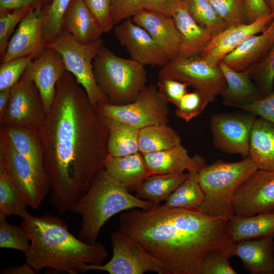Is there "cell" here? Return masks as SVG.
<instances>
[{
    "mask_svg": "<svg viewBox=\"0 0 274 274\" xmlns=\"http://www.w3.org/2000/svg\"><path fill=\"white\" fill-rule=\"evenodd\" d=\"M50 200L59 214L71 210L104 169L109 131L84 88L66 71L39 131Z\"/></svg>",
    "mask_w": 274,
    "mask_h": 274,
    "instance_id": "1",
    "label": "cell"
},
{
    "mask_svg": "<svg viewBox=\"0 0 274 274\" xmlns=\"http://www.w3.org/2000/svg\"><path fill=\"white\" fill-rule=\"evenodd\" d=\"M119 219V230L139 242L167 274H199L201 263L210 252L232 256L235 243L229 219L224 217L159 204L147 210H127Z\"/></svg>",
    "mask_w": 274,
    "mask_h": 274,
    "instance_id": "2",
    "label": "cell"
},
{
    "mask_svg": "<svg viewBox=\"0 0 274 274\" xmlns=\"http://www.w3.org/2000/svg\"><path fill=\"white\" fill-rule=\"evenodd\" d=\"M21 226L30 238V247L24 254L25 263L35 271L49 268L68 274L83 273L85 265H101L108 258L104 244L86 243L75 237L66 223L56 216L31 215L22 220Z\"/></svg>",
    "mask_w": 274,
    "mask_h": 274,
    "instance_id": "3",
    "label": "cell"
},
{
    "mask_svg": "<svg viewBox=\"0 0 274 274\" xmlns=\"http://www.w3.org/2000/svg\"><path fill=\"white\" fill-rule=\"evenodd\" d=\"M155 204L131 194L126 187L111 178L103 169L70 211L81 218L78 237L89 244L97 242L103 226L116 214L135 208L147 210Z\"/></svg>",
    "mask_w": 274,
    "mask_h": 274,
    "instance_id": "4",
    "label": "cell"
},
{
    "mask_svg": "<svg viewBox=\"0 0 274 274\" xmlns=\"http://www.w3.org/2000/svg\"><path fill=\"white\" fill-rule=\"evenodd\" d=\"M257 169L250 157L235 162L218 160L203 166L198 173L203 194L198 210L209 216L231 218L234 215L232 198L234 193Z\"/></svg>",
    "mask_w": 274,
    "mask_h": 274,
    "instance_id": "5",
    "label": "cell"
},
{
    "mask_svg": "<svg viewBox=\"0 0 274 274\" xmlns=\"http://www.w3.org/2000/svg\"><path fill=\"white\" fill-rule=\"evenodd\" d=\"M95 81L111 104L123 105L134 101L146 86L145 66L131 59L119 57L101 46L93 62Z\"/></svg>",
    "mask_w": 274,
    "mask_h": 274,
    "instance_id": "6",
    "label": "cell"
},
{
    "mask_svg": "<svg viewBox=\"0 0 274 274\" xmlns=\"http://www.w3.org/2000/svg\"><path fill=\"white\" fill-rule=\"evenodd\" d=\"M103 44V39L100 38L92 43L82 44L63 29L55 40L45 45L60 54L66 71L84 88L94 106L100 103L111 104L98 87L93 73V62Z\"/></svg>",
    "mask_w": 274,
    "mask_h": 274,
    "instance_id": "7",
    "label": "cell"
},
{
    "mask_svg": "<svg viewBox=\"0 0 274 274\" xmlns=\"http://www.w3.org/2000/svg\"><path fill=\"white\" fill-rule=\"evenodd\" d=\"M159 76L175 79L192 86L208 104L215 100L227 86L219 64L201 55L178 56L161 68Z\"/></svg>",
    "mask_w": 274,
    "mask_h": 274,
    "instance_id": "8",
    "label": "cell"
},
{
    "mask_svg": "<svg viewBox=\"0 0 274 274\" xmlns=\"http://www.w3.org/2000/svg\"><path fill=\"white\" fill-rule=\"evenodd\" d=\"M168 101L153 84L146 86L133 102L123 105L100 103L95 106L102 116L130 124L139 129L168 123Z\"/></svg>",
    "mask_w": 274,
    "mask_h": 274,
    "instance_id": "9",
    "label": "cell"
},
{
    "mask_svg": "<svg viewBox=\"0 0 274 274\" xmlns=\"http://www.w3.org/2000/svg\"><path fill=\"white\" fill-rule=\"evenodd\" d=\"M111 242L113 255L110 260L101 265L86 264L83 273L98 270L110 274H143L147 271L167 274L163 264L139 242L126 236L119 229L112 233Z\"/></svg>",
    "mask_w": 274,
    "mask_h": 274,
    "instance_id": "10",
    "label": "cell"
},
{
    "mask_svg": "<svg viewBox=\"0 0 274 274\" xmlns=\"http://www.w3.org/2000/svg\"><path fill=\"white\" fill-rule=\"evenodd\" d=\"M46 117L41 96L34 81L23 74L11 88L1 125L39 131Z\"/></svg>",
    "mask_w": 274,
    "mask_h": 274,
    "instance_id": "11",
    "label": "cell"
},
{
    "mask_svg": "<svg viewBox=\"0 0 274 274\" xmlns=\"http://www.w3.org/2000/svg\"><path fill=\"white\" fill-rule=\"evenodd\" d=\"M0 164L21 193L28 206L38 209L44 197L39 180L29 161L0 129Z\"/></svg>",
    "mask_w": 274,
    "mask_h": 274,
    "instance_id": "12",
    "label": "cell"
},
{
    "mask_svg": "<svg viewBox=\"0 0 274 274\" xmlns=\"http://www.w3.org/2000/svg\"><path fill=\"white\" fill-rule=\"evenodd\" d=\"M234 215L249 217L274 211V171L258 169L232 198Z\"/></svg>",
    "mask_w": 274,
    "mask_h": 274,
    "instance_id": "13",
    "label": "cell"
},
{
    "mask_svg": "<svg viewBox=\"0 0 274 274\" xmlns=\"http://www.w3.org/2000/svg\"><path fill=\"white\" fill-rule=\"evenodd\" d=\"M255 115L218 113L213 115L210 126L214 146L229 154L248 157Z\"/></svg>",
    "mask_w": 274,
    "mask_h": 274,
    "instance_id": "14",
    "label": "cell"
},
{
    "mask_svg": "<svg viewBox=\"0 0 274 274\" xmlns=\"http://www.w3.org/2000/svg\"><path fill=\"white\" fill-rule=\"evenodd\" d=\"M118 41L126 49L131 59L145 66L162 67L169 59L149 33L128 19L114 27Z\"/></svg>",
    "mask_w": 274,
    "mask_h": 274,
    "instance_id": "15",
    "label": "cell"
},
{
    "mask_svg": "<svg viewBox=\"0 0 274 274\" xmlns=\"http://www.w3.org/2000/svg\"><path fill=\"white\" fill-rule=\"evenodd\" d=\"M60 54L47 47L29 64L24 75L35 83L40 93L46 115L54 102L56 86L66 72Z\"/></svg>",
    "mask_w": 274,
    "mask_h": 274,
    "instance_id": "16",
    "label": "cell"
},
{
    "mask_svg": "<svg viewBox=\"0 0 274 274\" xmlns=\"http://www.w3.org/2000/svg\"><path fill=\"white\" fill-rule=\"evenodd\" d=\"M45 6L29 10L11 37L6 52L1 58L2 62L23 57L32 60L45 48L43 40Z\"/></svg>",
    "mask_w": 274,
    "mask_h": 274,
    "instance_id": "17",
    "label": "cell"
},
{
    "mask_svg": "<svg viewBox=\"0 0 274 274\" xmlns=\"http://www.w3.org/2000/svg\"><path fill=\"white\" fill-rule=\"evenodd\" d=\"M273 18L274 16L271 13L252 23L227 27L213 36L200 55L211 62L218 63L226 55L234 50L247 37L264 31Z\"/></svg>",
    "mask_w": 274,
    "mask_h": 274,
    "instance_id": "18",
    "label": "cell"
},
{
    "mask_svg": "<svg viewBox=\"0 0 274 274\" xmlns=\"http://www.w3.org/2000/svg\"><path fill=\"white\" fill-rule=\"evenodd\" d=\"M131 19L149 33L169 60L178 56L180 38L173 17L143 9Z\"/></svg>",
    "mask_w": 274,
    "mask_h": 274,
    "instance_id": "19",
    "label": "cell"
},
{
    "mask_svg": "<svg viewBox=\"0 0 274 274\" xmlns=\"http://www.w3.org/2000/svg\"><path fill=\"white\" fill-rule=\"evenodd\" d=\"M0 126L15 148L30 162L45 198L50 192V186L44 168L43 150L39 131L25 128Z\"/></svg>",
    "mask_w": 274,
    "mask_h": 274,
    "instance_id": "20",
    "label": "cell"
},
{
    "mask_svg": "<svg viewBox=\"0 0 274 274\" xmlns=\"http://www.w3.org/2000/svg\"><path fill=\"white\" fill-rule=\"evenodd\" d=\"M143 155L152 175L178 174L184 173L185 170L189 173L198 172L206 165L202 157L198 155L190 157L181 144L169 149Z\"/></svg>",
    "mask_w": 274,
    "mask_h": 274,
    "instance_id": "21",
    "label": "cell"
},
{
    "mask_svg": "<svg viewBox=\"0 0 274 274\" xmlns=\"http://www.w3.org/2000/svg\"><path fill=\"white\" fill-rule=\"evenodd\" d=\"M274 234L235 243L232 256L239 257L252 274H274Z\"/></svg>",
    "mask_w": 274,
    "mask_h": 274,
    "instance_id": "22",
    "label": "cell"
},
{
    "mask_svg": "<svg viewBox=\"0 0 274 274\" xmlns=\"http://www.w3.org/2000/svg\"><path fill=\"white\" fill-rule=\"evenodd\" d=\"M274 44V18L260 35L247 37L220 61L236 71H242L261 60Z\"/></svg>",
    "mask_w": 274,
    "mask_h": 274,
    "instance_id": "23",
    "label": "cell"
},
{
    "mask_svg": "<svg viewBox=\"0 0 274 274\" xmlns=\"http://www.w3.org/2000/svg\"><path fill=\"white\" fill-rule=\"evenodd\" d=\"M109 176L126 187L129 192L136 189L152 175L140 152L123 156L108 154L104 163Z\"/></svg>",
    "mask_w": 274,
    "mask_h": 274,
    "instance_id": "24",
    "label": "cell"
},
{
    "mask_svg": "<svg viewBox=\"0 0 274 274\" xmlns=\"http://www.w3.org/2000/svg\"><path fill=\"white\" fill-rule=\"evenodd\" d=\"M62 27L82 44L95 42L104 33L96 18L82 0H71L63 16Z\"/></svg>",
    "mask_w": 274,
    "mask_h": 274,
    "instance_id": "25",
    "label": "cell"
},
{
    "mask_svg": "<svg viewBox=\"0 0 274 274\" xmlns=\"http://www.w3.org/2000/svg\"><path fill=\"white\" fill-rule=\"evenodd\" d=\"M218 64L227 83L226 88L221 94L225 106L235 107L263 96L256 85L252 81L249 68L236 71L222 61Z\"/></svg>",
    "mask_w": 274,
    "mask_h": 274,
    "instance_id": "26",
    "label": "cell"
},
{
    "mask_svg": "<svg viewBox=\"0 0 274 274\" xmlns=\"http://www.w3.org/2000/svg\"><path fill=\"white\" fill-rule=\"evenodd\" d=\"M173 18L180 38L178 56L190 57L200 55L210 42L213 36L194 21L184 4L175 12Z\"/></svg>",
    "mask_w": 274,
    "mask_h": 274,
    "instance_id": "27",
    "label": "cell"
},
{
    "mask_svg": "<svg viewBox=\"0 0 274 274\" xmlns=\"http://www.w3.org/2000/svg\"><path fill=\"white\" fill-rule=\"evenodd\" d=\"M248 157L258 169L274 171V123L260 117L252 127Z\"/></svg>",
    "mask_w": 274,
    "mask_h": 274,
    "instance_id": "28",
    "label": "cell"
},
{
    "mask_svg": "<svg viewBox=\"0 0 274 274\" xmlns=\"http://www.w3.org/2000/svg\"><path fill=\"white\" fill-rule=\"evenodd\" d=\"M229 224L235 243L274 234V211L244 217L234 215Z\"/></svg>",
    "mask_w": 274,
    "mask_h": 274,
    "instance_id": "29",
    "label": "cell"
},
{
    "mask_svg": "<svg viewBox=\"0 0 274 274\" xmlns=\"http://www.w3.org/2000/svg\"><path fill=\"white\" fill-rule=\"evenodd\" d=\"M109 131L108 149L113 156H123L139 152V128L124 122L104 117Z\"/></svg>",
    "mask_w": 274,
    "mask_h": 274,
    "instance_id": "30",
    "label": "cell"
},
{
    "mask_svg": "<svg viewBox=\"0 0 274 274\" xmlns=\"http://www.w3.org/2000/svg\"><path fill=\"white\" fill-rule=\"evenodd\" d=\"M189 175V173L152 175L136 189L135 195L159 204L165 201Z\"/></svg>",
    "mask_w": 274,
    "mask_h": 274,
    "instance_id": "31",
    "label": "cell"
},
{
    "mask_svg": "<svg viewBox=\"0 0 274 274\" xmlns=\"http://www.w3.org/2000/svg\"><path fill=\"white\" fill-rule=\"evenodd\" d=\"M181 142V136L168 123L148 126L140 129L139 149L143 154L169 149Z\"/></svg>",
    "mask_w": 274,
    "mask_h": 274,
    "instance_id": "32",
    "label": "cell"
},
{
    "mask_svg": "<svg viewBox=\"0 0 274 274\" xmlns=\"http://www.w3.org/2000/svg\"><path fill=\"white\" fill-rule=\"evenodd\" d=\"M198 172L189 173V176L169 196L163 204L168 208L198 210L203 194L198 182Z\"/></svg>",
    "mask_w": 274,
    "mask_h": 274,
    "instance_id": "33",
    "label": "cell"
},
{
    "mask_svg": "<svg viewBox=\"0 0 274 274\" xmlns=\"http://www.w3.org/2000/svg\"><path fill=\"white\" fill-rule=\"evenodd\" d=\"M23 196L10 179L0 164V213L6 216L16 215L23 219L31 215Z\"/></svg>",
    "mask_w": 274,
    "mask_h": 274,
    "instance_id": "34",
    "label": "cell"
},
{
    "mask_svg": "<svg viewBox=\"0 0 274 274\" xmlns=\"http://www.w3.org/2000/svg\"><path fill=\"white\" fill-rule=\"evenodd\" d=\"M183 1L184 7L194 21L213 36L227 27L209 0Z\"/></svg>",
    "mask_w": 274,
    "mask_h": 274,
    "instance_id": "35",
    "label": "cell"
},
{
    "mask_svg": "<svg viewBox=\"0 0 274 274\" xmlns=\"http://www.w3.org/2000/svg\"><path fill=\"white\" fill-rule=\"evenodd\" d=\"M71 0H50L45 6L43 40L46 45L55 40L62 31L64 15Z\"/></svg>",
    "mask_w": 274,
    "mask_h": 274,
    "instance_id": "36",
    "label": "cell"
},
{
    "mask_svg": "<svg viewBox=\"0 0 274 274\" xmlns=\"http://www.w3.org/2000/svg\"><path fill=\"white\" fill-rule=\"evenodd\" d=\"M6 217L0 213V247L16 250L25 254L30 244L28 232L21 225L10 224Z\"/></svg>",
    "mask_w": 274,
    "mask_h": 274,
    "instance_id": "37",
    "label": "cell"
},
{
    "mask_svg": "<svg viewBox=\"0 0 274 274\" xmlns=\"http://www.w3.org/2000/svg\"><path fill=\"white\" fill-rule=\"evenodd\" d=\"M248 68L263 96L270 93L274 86V44L261 60Z\"/></svg>",
    "mask_w": 274,
    "mask_h": 274,
    "instance_id": "38",
    "label": "cell"
},
{
    "mask_svg": "<svg viewBox=\"0 0 274 274\" xmlns=\"http://www.w3.org/2000/svg\"><path fill=\"white\" fill-rule=\"evenodd\" d=\"M227 27L248 23L245 0H209Z\"/></svg>",
    "mask_w": 274,
    "mask_h": 274,
    "instance_id": "39",
    "label": "cell"
},
{
    "mask_svg": "<svg viewBox=\"0 0 274 274\" xmlns=\"http://www.w3.org/2000/svg\"><path fill=\"white\" fill-rule=\"evenodd\" d=\"M31 8L26 7L0 13L1 58L4 56L6 52L15 28L19 25Z\"/></svg>",
    "mask_w": 274,
    "mask_h": 274,
    "instance_id": "40",
    "label": "cell"
},
{
    "mask_svg": "<svg viewBox=\"0 0 274 274\" xmlns=\"http://www.w3.org/2000/svg\"><path fill=\"white\" fill-rule=\"evenodd\" d=\"M32 59L29 57L2 62L0 65V90L11 88L20 79Z\"/></svg>",
    "mask_w": 274,
    "mask_h": 274,
    "instance_id": "41",
    "label": "cell"
},
{
    "mask_svg": "<svg viewBox=\"0 0 274 274\" xmlns=\"http://www.w3.org/2000/svg\"><path fill=\"white\" fill-rule=\"evenodd\" d=\"M208 104L196 90L187 92L176 106L175 111L177 117L186 122L190 121L204 110Z\"/></svg>",
    "mask_w": 274,
    "mask_h": 274,
    "instance_id": "42",
    "label": "cell"
},
{
    "mask_svg": "<svg viewBox=\"0 0 274 274\" xmlns=\"http://www.w3.org/2000/svg\"><path fill=\"white\" fill-rule=\"evenodd\" d=\"M229 258V257L219 252L208 253L201 263L199 274L237 273L231 266Z\"/></svg>",
    "mask_w": 274,
    "mask_h": 274,
    "instance_id": "43",
    "label": "cell"
},
{
    "mask_svg": "<svg viewBox=\"0 0 274 274\" xmlns=\"http://www.w3.org/2000/svg\"><path fill=\"white\" fill-rule=\"evenodd\" d=\"M235 107L274 123V86L272 91L267 95L249 104Z\"/></svg>",
    "mask_w": 274,
    "mask_h": 274,
    "instance_id": "44",
    "label": "cell"
},
{
    "mask_svg": "<svg viewBox=\"0 0 274 274\" xmlns=\"http://www.w3.org/2000/svg\"><path fill=\"white\" fill-rule=\"evenodd\" d=\"M189 85L175 79L159 76L157 87L168 102L177 106L187 92Z\"/></svg>",
    "mask_w": 274,
    "mask_h": 274,
    "instance_id": "45",
    "label": "cell"
},
{
    "mask_svg": "<svg viewBox=\"0 0 274 274\" xmlns=\"http://www.w3.org/2000/svg\"><path fill=\"white\" fill-rule=\"evenodd\" d=\"M111 12L115 25L131 19L143 9V0H110Z\"/></svg>",
    "mask_w": 274,
    "mask_h": 274,
    "instance_id": "46",
    "label": "cell"
},
{
    "mask_svg": "<svg viewBox=\"0 0 274 274\" xmlns=\"http://www.w3.org/2000/svg\"><path fill=\"white\" fill-rule=\"evenodd\" d=\"M97 20L104 33L110 31L115 25L110 0H82Z\"/></svg>",
    "mask_w": 274,
    "mask_h": 274,
    "instance_id": "47",
    "label": "cell"
},
{
    "mask_svg": "<svg viewBox=\"0 0 274 274\" xmlns=\"http://www.w3.org/2000/svg\"><path fill=\"white\" fill-rule=\"evenodd\" d=\"M183 4V0H143V9L169 17H173Z\"/></svg>",
    "mask_w": 274,
    "mask_h": 274,
    "instance_id": "48",
    "label": "cell"
},
{
    "mask_svg": "<svg viewBox=\"0 0 274 274\" xmlns=\"http://www.w3.org/2000/svg\"><path fill=\"white\" fill-rule=\"evenodd\" d=\"M245 11L248 23H252L271 13L264 0H245Z\"/></svg>",
    "mask_w": 274,
    "mask_h": 274,
    "instance_id": "49",
    "label": "cell"
},
{
    "mask_svg": "<svg viewBox=\"0 0 274 274\" xmlns=\"http://www.w3.org/2000/svg\"><path fill=\"white\" fill-rule=\"evenodd\" d=\"M50 0H0V13L16 9L46 6Z\"/></svg>",
    "mask_w": 274,
    "mask_h": 274,
    "instance_id": "50",
    "label": "cell"
},
{
    "mask_svg": "<svg viewBox=\"0 0 274 274\" xmlns=\"http://www.w3.org/2000/svg\"><path fill=\"white\" fill-rule=\"evenodd\" d=\"M1 274H35L36 271L27 263L21 265H11L1 269Z\"/></svg>",
    "mask_w": 274,
    "mask_h": 274,
    "instance_id": "51",
    "label": "cell"
},
{
    "mask_svg": "<svg viewBox=\"0 0 274 274\" xmlns=\"http://www.w3.org/2000/svg\"><path fill=\"white\" fill-rule=\"evenodd\" d=\"M11 88L0 90V121L4 117L10 96Z\"/></svg>",
    "mask_w": 274,
    "mask_h": 274,
    "instance_id": "52",
    "label": "cell"
},
{
    "mask_svg": "<svg viewBox=\"0 0 274 274\" xmlns=\"http://www.w3.org/2000/svg\"><path fill=\"white\" fill-rule=\"evenodd\" d=\"M264 1L274 16V0H264Z\"/></svg>",
    "mask_w": 274,
    "mask_h": 274,
    "instance_id": "53",
    "label": "cell"
},
{
    "mask_svg": "<svg viewBox=\"0 0 274 274\" xmlns=\"http://www.w3.org/2000/svg\"><path fill=\"white\" fill-rule=\"evenodd\" d=\"M273 244H274V240H273Z\"/></svg>",
    "mask_w": 274,
    "mask_h": 274,
    "instance_id": "54",
    "label": "cell"
}]
</instances>
